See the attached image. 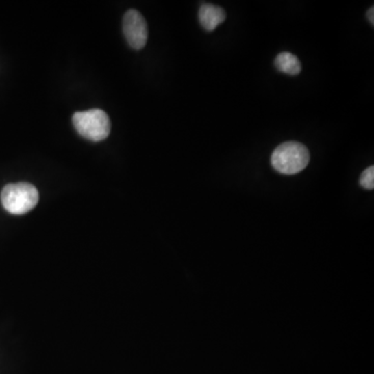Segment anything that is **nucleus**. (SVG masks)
Segmentation results:
<instances>
[{"instance_id":"f03ea898","label":"nucleus","mask_w":374,"mask_h":374,"mask_svg":"<svg viewBox=\"0 0 374 374\" xmlns=\"http://www.w3.org/2000/svg\"><path fill=\"white\" fill-rule=\"evenodd\" d=\"M39 202V192L27 182L11 183L1 192L3 208L12 214H25L33 210Z\"/></svg>"},{"instance_id":"7ed1b4c3","label":"nucleus","mask_w":374,"mask_h":374,"mask_svg":"<svg viewBox=\"0 0 374 374\" xmlns=\"http://www.w3.org/2000/svg\"><path fill=\"white\" fill-rule=\"evenodd\" d=\"M76 132L86 140L101 142L110 134V118L104 110L94 108L86 112H75L72 116Z\"/></svg>"},{"instance_id":"423d86ee","label":"nucleus","mask_w":374,"mask_h":374,"mask_svg":"<svg viewBox=\"0 0 374 374\" xmlns=\"http://www.w3.org/2000/svg\"><path fill=\"white\" fill-rule=\"evenodd\" d=\"M275 66L277 71L288 75H299L301 71V64L299 58L290 52H282L277 54L275 60Z\"/></svg>"},{"instance_id":"f257e3e1","label":"nucleus","mask_w":374,"mask_h":374,"mask_svg":"<svg viewBox=\"0 0 374 374\" xmlns=\"http://www.w3.org/2000/svg\"><path fill=\"white\" fill-rule=\"evenodd\" d=\"M271 162L273 168L281 174H297L309 164L310 152L301 142H284L275 149Z\"/></svg>"},{"instance_id":"0eeeda50","label":"nucleus","mask_w":374,"mask_h":374,"mask_svg":"<svg viewBox=\"0 0 374 374\" xmlns=\"http://www.w3.org/2000/svg\"><path fill=\"white\" fill-rule=\"evenodd\" d=\"M360 184L365 190H373L374 188V166H371L366 169L362 173L361 178H360Z\"/></svg>"},{"instance_id":"6e6552de","label":"nucleus","mask_w":374,"mask_h":374,"mask_svg":"<svg viewBox=\"0 0 374 374\" xmlns=\"http://www.w3.org/2000/svg\"><path fill=\"white\" fill-rule=\"evenodd\" d=\"M367 18L371 25H374V8L371 7L367 12Z\"/></svg>"},{"instance_id":"20e7f679","label":"nucleus","mask_w":374,"mask_h":374,"mask_svg":"<svg viewBox=\"0 0 374 374\" xmlns=\"http://www.w3.org/2000/svg\"><path fill=\"white\" fill-rule=\"evenodd\" d=\"M123 33L130 47L142 49L148 41V25L144 16L136 10L127 11L123 18Z\"/></svg>"},{"instance_id":"39448f33","label":"nucleus","mask_w":374,"mask_h":374,"mask_svg":"<svg viewBox=\"0 0 374 374\" xmlns=\"http://www.w3.org/2000/svg\"><path fill=\"white\" fill-rule=\"evenodd\" d=\"M227 14L223 8L219 5L204 3L199 10V20L201 25L207 32H213L217 26L226 20Z\"/></svg>"}]
</instances>
